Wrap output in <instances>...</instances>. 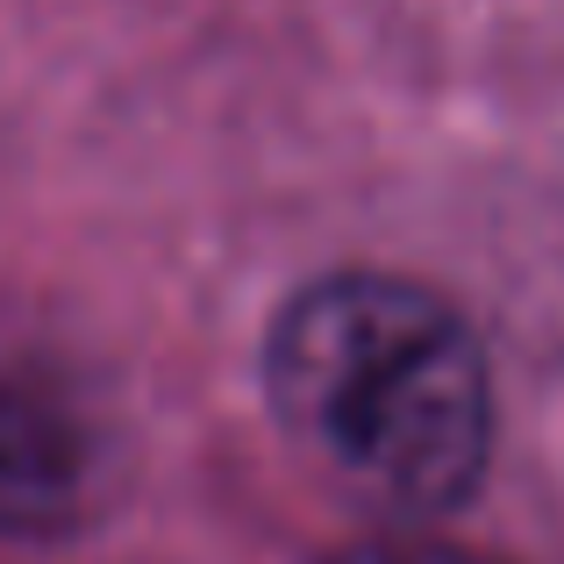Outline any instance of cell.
<instances>
[{
	"instance_id": "obj_3",
	"label": "cell",
	"mask_w": 564,
	"mask_h": 564,
	"mask_svg": "<svg viewBox=\"0 0 564 564\" xmlns=\"http://www.w3.org/2000/svg\"><path fill=\"white\" fill-rule=\"evenodd\" d=\"M336 564H486V557L436 551V543H365V551H344Z\"/></svg>"
},
{
	"instance_id": "obj_1",
	"label": "cell",
	"mask_w": 564,
	"mask_h": 564,
	"mask_svg": "<svg viewBox=\"0 0 564 564\" xmlns=\"http://www.w3.org/2000/svg\"><path fill=\"white\" fill-rule=\"evenodd\" d=\"M264 386L315 465L393 514H443L494 457V379L479 336L414 279L336 272L272 322Z\"/></svg>"
},
{
	"instance_id": "obj_2",
	"label": "cell",
	"mask_w": 564,
	"mask_h": 564,
	"mask_svg": "<svg viewBox=\"0 0 564 564\" xmlns=\"http://www.w3.org/2000/svg\"><path fill=\"white\" fill-rule=\"evenodd\" d=\"M115 429L94 379L43 336L0 329V529L65 536L108 500Z\"/></svg>"
}]
</instances>
